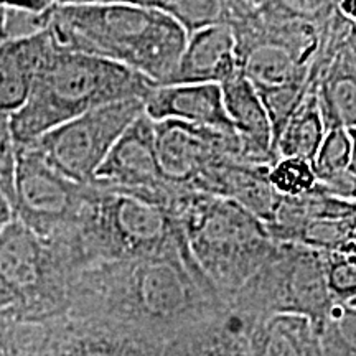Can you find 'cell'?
<instances>
[{
  "instance_id": "6da1fadb",
  "label": "cell",
  "mask_w": 356,
  "mask_h": 356,
  "mask_svg": "<svg viewBox=\"0 0 356 356\" xmlns=\"http://www.w3.org/2000/svg\"><path fill=\"white\" fill-rule=\"evenodd\" d=\"M66 314L99 320L162 346L181 332L228 314L195 264L185 239L163 254L95 264L74 277Z\"/></svg>"
},
{
  "instance_id": "7a4b0ae2",
  "label": "cell",
  "mask_w": 356,
  "mask_h": 356,
  "mask_svg": "<svg viewBox=\"0 0 356 356\" xmlns=\"http://www.w3.org/2000/svg\"><path fill=\"white\" fill-rule=\"evenodd\" d=\"M58 47L114 61L163 86L185 50V30L147 2H55Z\"/></svg>"
},
{
  "instance_id": "3957f363",
  "label": "cell",
  "mask_w": 356,
  "mask_h": 356,
  "mask_svg": "<svg viewBox=\"0 0 356 356\" xmlns=\"http://www.w3.org/2000/svg\"><path fill=\"white\" fill-rule=\"evenodd\" d=\"M175 186L167 193L88 185L86 204L70 243L61 249L79 274L111 261L163 254L184 241L168 211Z\"/></svg>"
},
{
  "instance_id": "277c9868",
  "label": "cell",
  "mask_w": 356,
  "mask_h": 356,
  "mask_svg": "<svg viewBox=\"0 0 356 356\" xmlns=\"http://www.w3.org/2000/svg\"><path fill=\"white\" fill-rule=\"evenodd\" d=\"M155 83L140 73L102 60L55 47L38 70L22 109L10 115L17 145L32 144L61 124L89 111L126 99H142Z\"/></svg>"
},
{
  "instance_id": "5b68a950",
  "label": "cell",
  "mask_w": 356,
  "mask_h": 356,
  "mask_svg": "<svg viewBox=\"0 0 356 356\" xmlns=\"http://www.w3.org/2000/svg\"><path fill=\"white\" fill-rule=\"evenodd\" d=\"M168 211L195 264L226 307L275 246L264 222L229 200L175 188Z\"/></svg>"
},
{
  "instance_id": "8992f818",
  "label": "cell",
  "mask_w": 356,
  "mask_h": 356,
  "mask_svg": "<svg viewBox=\"0 0 356 356\" xmlns=\"http://www.w3.org/2000/svg\"><path fill=\"white\" fill-rule=\"evenodd\" d=\"M332 307L323 252L275 243L264 264L229 302L228 310L244 328L273 315H302L320 335Z\"/></svg>"
},
{
  "instance_id": "52a82bcc",
  "label": "cell",
  "mask_w": 356,
  "mask_h": 356,
  "mask_svg": "<svg viewBox=\"0 0 356 356\" xmlns=\"http://www.w3.org/2000/svg\"><path fill=\"white\" fill-rule=\"evenodd\" d=\"M74 277L58 249L17 218L0 233V292L26 322L63 317Z\"/></svg>"
},
{
  "instance_id": "ba28073f",
  "label": "cell",
  "mask_w": 356,
  "mask_h": 356,
  "mask_svg": "<svg viewBox=\"0 0 356 356\" xmlns=\"http://www.w3.org/2000/svg\"><path fill=\"white\" fill-rule=\"evenodd\" d=\"M144 114V101L111 102L61 124L32 144L44 162L78 185H91L104 159L131 124Z\"/></svg>"
},
{
  "instance_id": "9c48e42d",
  "label": "cell",
  "mask_w": 356,
  "mask_h": 356,
  "mask_svg": "<svg viewBox=\"0 0 356 356\" xmlns=\"http://www.w3.org/2000/svg\"><path fill=\"white\" fill-rule=\"evenodd\" d=\"M88 185L60 175L33 147L17 145L13 213L35 234L63 248L81 220Z\"/></svg>"
},
{
  "instance_id": "30bf717a",
  "label": "cell",
  "mask_w": 356,
  "mask_h": 356,
  "mask_svg": "<svg viewBox=\"0 0 356 356\" xmlns=\"http://www.w3.org/2000/svg\"><path fill=\"white\" fill-rule=\"evenodd\" d=\"M155 149L168 185L195 191L204 173L228 157L239 159L236 134L180 121L154 122ZM241 160V159H239Z\"/></svg>"
},
{
  "instance_id": "8fae6325",
  "label": "cell",
  "mask_w": 356,
  "mask_h": 356,
  "mask_svg": "<svg viewBox=\"0 0 356 356\" xmlns=\"http://www.w3.org/2000/svg\"><path fill=\"white\" fill-rule=\"evenodd\" d=\"M160 348L99 320L65 314L42 323L29 356H157Z\"/></svg>"
},
{
  "instance_id": "7c38bea8",
  "label": "cell",
  "mask_w": 356,
  "mask_h": 356,
  "mask_svg": "<svg viewBox=\"0 0 356 356\" xmlns=\"http://www.w3.org/2000/svg\"><path fill=\"white\" fill-rule=\"evenodd\" d=\"M92 184L152 193H167L173 188L160 170L154 121L145 113L119 137L97 168Z\"/></svg>"
},
{
  "instance_id": "4fadbf2b",
  "label": "cell",
  "mask_w": 356,
  "mask_h": 356,
  "mask_svg": "<svg viewBox=\"0 0 356 356\" xmlns=\"http://www.w3.org/2000/svg\"><path fill=\"white\" fill-rule=\"evenodd\" d=\"M144 113L154 122L173 119L220 132L236 134L225 109L220 84L155 86L144 99Z\"/></svg>"
},
{
  "instance_id": "5bb4252c",
  "label": "cell",
  "mask_w": 356,
  "mask_h": 356,
  "mask_svg": "<svg viewBox=\"0 0 356 356\" xmlns=\"http://www.w3.org/2000/svg\"><path fill=\"white\" fill-rule=\"evenodd\" d=\"M267 170L269 167L251 165L236 157H228L204 173L195 191L241 204L267 225L282 200L267 180Z\"/></svg>"
},
{
  "instance_id": "9a60e30c",
  "label": "cell",
  "mask_w": 356,
  "mask_h": 356,
  "mask_svg": "<svg viewBox=\"0 0 356 356\" xmlns=\"http://www.w3.org/2000/svg\"><path fill=\"white\" fill-rule=\"evenodd\" d=\"M221 91L225 109L239 140V159L251 165L273 167L279 159L269 119L254 86L239 73L222 83Z\"/></svg>"
},
{
  "instance_id": "2e32d148",
  "label": "cell",
  "mask_w": 356,
  "mask_h": 356,
  "mask_svg": "<svg viewBox=\"0 0 356 356\" xmlns=\"http://www.w3.org/2000/svg\"><path fill=\"white\" fill-rule=\"evenodd\" d=\"M239 74L236 40L228 25H216L190 35L177 68L163 86L221 84Z\"/></svg>"
},
{
  "instance_id": "e0dca14e",
  "label": "cell",
  "mask_w": 356,
  "mask_h": 356,
  "mask_svg": "<svg viewBox=\"0 0 356 356\" xmlns=\"http://www.w3.org/2000/svg\"><path fill=\"white\" fill-rule=\"evenodd\" d=\"M55 47L48 29L30 38L0 44V113L12 115L22 109L38 70Z\"/></svg>"
},
{
  "instance_id": "ac0fdd59",
  "label": "cell",
  "mask_w": 356,
  "mask_h": 356,
  "mask_svg": "<svg viewBox=\"0 0 356 356\" xmlns=\"http://www.w3.org/2000/svg\"><path fill=\"white\" fill-rule=\"evenodd\" d=\"M325 131L356 129V29L315 88Z\"/></svg>"
},
{
  "instance_id": "d6986e66",
  "label": "cell",
  "mask_w": 356,
  "mask_h": 356,
  "mask_svg": "<svg viewBox=\"0 0 356 356\" xmlns=\"http://www.w3.org/2000/svg\"><path fill=\"white\" fill-rule=\"evenodd\" d=\"M251 356H320V335L302 315H273L246 328Z\"/></svg>"
},
{
  "instance_id": "ffe728a7",
  "label": "cell",
  "mask_w": 356,
  "mask_h": 356,
  "mask_svg": "<svg viewBox=\"0 0 356 356\" xmlns=\"http://www.w3.org/2000/svg\"><path fill=\"white\" fill-rule=\"evenodd\" d=\"M157 356H251V350L246 328L228 310L173 337Z\"/></svg>"
},
{
  "instance_id": "44dd1931",
  "label": "cell",
  "mask_w": 356,
  "mask_h": 356,
  "mask_svg": "<svg viewBox=\"0 0 356 356\" xmlns=\"http://www.w3.org/2000/svg\"><path fill=\"white\" fill-rule=\"evenodd\" d=\"M325 126L320 115L315 91H309L287 122L275 144L277 159H300L314 163L325 137Z\"/></svg>"
},
{
  "instance_id": "7402d4cb",
  "label": "cell",
  "mask_w": 356,
  "mask_h": 356,
  "mask_svg": "<svg viewBox=\"0 0 356 356\" xmlns=\"http://www.w3.org/2000/svg\"><path fill=\"white\" fill-rule=\"evenodd\" d=\"M356 233V216L340 220H314L296 228L282 243L315 249L318 252H335L348 244Z\"/></svg>"
},
{
  "instance_id": "603a6c76",
  "label": "cell",
  "mask_w": 356,
  "mask_h": 356,
  "mask_svg": "<svg viewBox=\"0 0 356 356\" xmlns=\"http://www.w3.org/2000/svg\"><path fill=\"white\" fill-rule=\"evenodd\" d=\"M150 7L165 12L185 30L186 37L216 25H228L229 2L215 0H165L147 2Z\"/></svg>"
},
{
  "instance_id": "cb8c5ba5",
  "label": "cell",
  "mask_w": 356,
  "mask_h": 356,
  "mask_svg": "<svg viewBox=\"0 0 356 356\" xmlns=\"http://www.w3.org/2000/svg\"><path fill=\"white\" fill-rule=\"evenodd\" d=\"M257 96L264 106V111L269 119L270 131H273V144L275 150L280 134L286 129L287 122L296 113L300 102L304 101L309 88L307 81H296L280 84V86H269V88H254Z\"/></svg>"
},
{
  "instance_id": "d4e9b609",
  "label": "cell",
  "mask_w": 356,
  "mask_h": 356,
  "mask_svg": "<svg viewBox=\"0 0 356 356\" xmlns=\"http://www.w3.org/2000/svg\"><path fill=\"white\" fill-rule=\"evenodd\" d=\"M323 356H356V307L333 304L320 330Z\"/></svg>"
},
{
  "instance_id": "484cf974",
  "label": "cell",
  "mask_w": 356,
  "mask_h": 356,
  "mask_svg": "<svg viewBox=\"0 0 356 356\" xmlns=\"http://www.w3.org/2000/svg\"><path fill=\"white\" fill-rule=\"evenodd\" d=\"M325 279L333 304H351L356 299V241L335 252H323Z\"/></svg>"
},
{
  "instance_id": "4316f807",
  "label": "cell",
  "mask_w": 356,
  "mask_h": 356,
  "mask_svg": "<svg viewBox=\"0 0 356 356\" xmlns=\"http://www.w3.org/2000/svg\"><path fill=\"white\" fill-rule=\"evenodd\" d=\"M267 180L282 198L304 197L317 185L312 163L300 159H279L267 170Z\"/></svg>"
},
{
  "instance_id": "83f0119b",
  "label": "cell",
  "mask_w": 356,
  "mask_h": 356,
  "mask_svg": "<svg viewBox=\"0 0 356 356\" xmlns=\"http://www.w3.org/2000/svg\"><path fill=\"white\" fill-rule=\"evenodd\" d=\"M351 140L346 129H332L325 134L322 145L315 155L314 167L317 181L330 178L350 168Z\"/></svg>"
},
{
  "instance_id": "f1b7e54d",
  "label": "cell",
  "mask_w": 356,
  "mask_h": 356,
  "mask_svg": "<svg viewBox=\"0 0 356 356\" xmlns=\"http://www.w3.org/2000/svg\"><path fill=\"white\" fill-rule=\"evenodd\" d=\"M42 323L26 322L12 309L0 312V356H29Z\"/></svg>"
},
{
  "instance_id": "f546056e",
  "label": "cell",
  "mask_w": 356,
  "mask_h": 356,
  "mask_svg": "<svg viewBox=\"0 0 356 356\" xmlns=\"http://www.w3.org/2000/svg\"><path fill=\"white\" fill-rule=\"evenodd\" d=\"M17 142L13 139L10 115L0 113V191L13 207L15 203Z\"/></svg>"
},
{
  "instance_id": "4dcf8cb0",
  "label": "cell",
  "mask_w": 356,
  "mask_h": 356,
  "mask_svg": "<svg viewBox=\"0 0 356 356\" xmlns=\"http://www.w3.org/2000/svg\"><path fill=\"white\" fill-rule=\"evenodd\" d=\"M315 188L328 195V197L356 203V175L350 168L330 178H325L322 181H317Z\"/></svg>"
},
{
  "instance_id": "1f68e13d",
  "label": "cell",
  "mask_w": 356,
  "mask_h": 356,
  "mask_svg": "<svg viewBox=\"0 0 356 356\" xmlns=\"http://www.w3.org/2000/svg\"><path fill=\"white\" fill-rule=\"evenodd\" d=\"M15 220V213H13V207L8 202L6 195L0 191V233L7 228L10 222Z\"/></svg>"
},
{
  "instance_id": "d6a6232c",
  "label": "cell",
  "mask_w": 356,
  "mask_h": 356,
  "mask_svg": "<svg viewBox=\"0 0 356 356\" xmlns=\"http://www.w3.org/2000/svg\"><path fill=\"white\" fill-rule=\"evenodd\" d=\"M338 10H340L346 19L351 20L355 24L356 22V0H343V2H338Z\"/></svg>"
},
{
  "instance_id": "836d02e7",
  "label": "cell",
  "mask_w": 356,
  "mask_h": 356,
  "mask_svg": "<svg viewBox=\"0 0 356 356\" xmlns=\"http://www.w3.org/2000/svg\"><path fill=\"white\" fill-rule=\"evenodd\" d=\"M351 140V157H350V170L356 175V129H348Z\"/></svg>"
},
{
  "instance_id": "e575fe53",
  "label": "cell",
  "mask_w": 356,
  "mask_h": 356,
  "mask_svg": "<svg viewBox=\"0 0 356 356\" xmlns=\"http://www.w3.org/2000/svg\"><path fill=\"white\" fill-rule=\"evenodd\" d=\"M6 8H7V3H0V44L6 43V37H3V24H6Z\"/></svg>"
},
{
  "instance_id": "d590c367",
  "label": "cell",
  "mask_w": 356,
  "mask_h": 356,
  "mask_svg": "<svg viewBox=\"0 0 356 356\" xmlns=\"http://www.w3.org/2000/svg\"><path fill=\"white\" fill-rule=\"evenodd\" d=\"M6 309H8V302L6 300V297H3L2 293H0V312L6 310Z\"/></svg>"
},
{
  "instance_id": "8d00e7d4",
  "label": "cell",
  "mask_w": 356,
  "mask_h": 356,
  "mask_svg": "<svg viewBox=\"0 0 356 356\" xmlns=\"http://www.w3.org/2000/svg\"><path fill=\"white\" fill-rule=\"evenodd\" d=\"M348 305H351V307H356V299H355L353 302H351V304H348Z\"/></svg>"
},
{
  "instance_id": "74e56055",
  "label": "cell",
  "mask_w": 356,
  "mask_h": 356,
  "mask_svg": "<svg viewBox=\"0 0 356 356\" xmlns=\"http://www.w3.org/2000/svg\"><path fill=\"white\" fill-rule=\"evenodd\" d=\"M353 239H355V241H356V233H355V238H353Z\"/></svg>"
},
{
  "instance_id": "f35d334b",
  "label": "cell",
  "mask_w": 356,
  "mask_h": 356,
  "mask_svg": "<svg viewBox=\"0 0 356 356\" xmlns=\"http://www.w3.org/2000/svg\"><path fill=\"white\" fill-rule=\"evenodd\" d=\"M355 29H356V22H355Z\"/></svg>"
},
{
  "instance_id": "ab89813d",
  "label": "cell",
  "mask_w": 356,
  "mask_h": 356,
  "mask_svg": "<svg viewBox=\"0 0 356 356\" xmlns=\"http://www.w3.org/2000/svg\"><path fill=\"white\" fill-rule=\"evenodd\" d=\"M320 356H323V355H320Z\"/></svg>"
}]
</instances>
